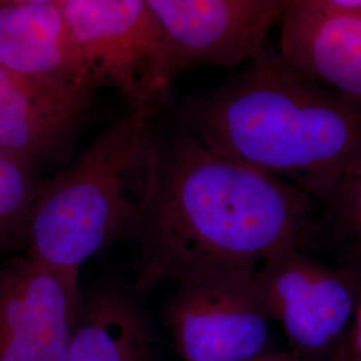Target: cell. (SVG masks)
Returning <instances> with one entry per match:
<instances>
[{
  "label": "cell",
  "instance_id": "6da1fadb",
  "mask_svg": "<svg viewBox=\"0 0 361 361\" xmlns=\"http://www.w3.org/2000/svg\"><path fill=\"white\" fill-rule=\"evenodd\" d=\"M314 228L313 198L297 185L210 150L188 130L162 145L161 173L135 240V292L210 273L257 271Z\"/></svg>",
  "mask_w": 361,
  "mask_h": 361
},
{
  "label": "cell",
  "instance_id": "7a4b0ae2",
  "mask_svg": "<svg viewBox=\"0 0 361 361\" xmlns=\"http://www.w3.org/2000/svg\"><path fill=\"white\" fill-rule=\"evenodd\" d=\"M245 70L186 98L180 121L210 150L289 180L313 198L361 159V107L264 47Z\"/></svg>",
  "mask_w": 361,
  "mask_h": 361
},
{
  "label": "cell",
  "instance_id": "3957f363",
  "mask_svg": "<svg viewBox=\"0 0 361 361\" xmlns=\"http://www.w3.org/2000/svg\"><path fill=\"white\" fill-rule=\"evenodd\" d=\"M155 111L129 107L73 164L43 182L27 229L28 257L79 274L104 249L138 238L161 173Z\"/></svg>",
  "mask_w": 361,
  "mask_h": 361
},
{
  "label": "cell",
  "instance_id": "277c9868",
  "mask_svg": "<svg viewBox=\"0 0 361 361\" xmlns=\"http://www.w3.org/2000/svg\"><path fill=\"white\" fill-rule=\"evenodd\" d=\"M67 34L98 86L158 109L176 79L146 0H59Z\"/></svg>",
  "mask_w": 361,
  "mask_h": 361
},
{
  "label": "cell",
  "instance_id": "5b68a950",
  "mask_svg": "<svg viewBox=\"0 0 361 361\" xmlns=\"http://www.w3.org/2000/svg\"><path fill=\"white\" fill-rule=\"evenodd\" d=\"M255 279L264 308L283 325L297 359L331 356L352 323L361 271L325 265L302 246H289L267 258Z\"/></svg>",
  "mask_w": 361,
  "mask_h": 361
},
{
  "label": "cell",
  "instance_id": "8992f818",
  "mask_svg": "<svg viewBox=\"0 0 361 361\" xmlns=\"http://www.w3.org/2000/svg\"><path fill=\"white\" fill-rule=\"evenodd\" d=\"M255 274L217 271L177 284L165 323L183 361H249L267 350L271 317Z\"/></svg>",
  "mask_w": 361,
  "mask_h": 361
},
{
  "label": "cell",
  "instance_id": "52a82bcc",
  "mask_svg": "<svg viewBox=\"0 0 361 361\" xmlns=\"http://www.w3.org/2000/svg\"><path fill=\"white\" fill-rule=\"evenodd\" d=\"M174 78L198 66L234 67L265 47L288 0H146Z\"/></svg>",
  "mask_w": 361,
  "mask_h": 361
},
{
  "label": "cell",
  "instance_id": "ba28073f",
  "mask_svg": "<svg viewBox=\"0 0 361 361\" xmlns=\"http://www.w3.org/2000/svg\"><path fill=\"white\" fill-rule=\"evenodd\" d=\"M80 276L27 255L0 265V361H63L82 304Z\"/></svg>",
  "mask_w": 361,
  "mask_h": 361
},
{
  "label": "cell",
  "instance_id": "9c48e42d",
  "mask_svg": "<svg viewBox=\"0 0 361 361\" xmlns=\"http://www.w3.org/2000/svg\"><path fill=\"white\" fill-rule=\"evenodd\" d=\"M95 87H55L0 66V147L37 165L66 154Z\"/></svg>",
  "mask_w": 361,
  "mask_h": 361
},
{
  "label": "cell",
  "instance_id": "30bf717a",
  "mask_svg": "<svg viewBox=\"0 0 361 361\" xmlns=\"http://www.w3.org/2000/svg\"><path fill=\"white\" fill-rule=\"evenodd\" d=\"M279 52L301 75L361 107V13L293 1L280 22Z\"/></svg>",
  "mask_w": 361,
  "mask_h": 361
},
{
  "label": "cell",
  "instance_id": "8fae6325",
  "mask_svg": "<svg viewBox=\"0 0 361 361\" xmlns=\"http://www.w3.org/2000/svg\"><path fill=\"white\" fill-rule=\"evenodd\" d=\"M0 66L55 87H98L67 34L58 4L0 3Z\"/></svg>",
  "mask_w": 361,
  "mask_h": 361
},
{
  "label": "cell",
  "instance_id": "7c38bea8",
  "mask_svg": "<svg viewBox=\"0 0 361 361\" xmlns=\"http://www.w3.org/2000/svg\"><path fill=\"white\" fill-rule=\"evenodd\" d=\"M63 361H154L140 301L113 288L83 295Z\"/></svg>",
  "mask_w": 361,
  "mask_h": 361
},
{
  "label": "cell",
  "instance_id": "4fadbf2b",
  "mask_svg": "<svg viewBox=\"0 0 361 361\" xmlns=\"http://www.w3.org/2000/svg\"><path fill=\"white\" fill-rule=\"evenodd\" d=\"M43 182L35 162L0 147V255L26 244L31 213Z\"/></svg>",
  "mask_w": 361,
  "mask_h": 361
},
{
  "label": "cell",
  "instance_id": "5bb4252c",
  "mask_svg": "<svg viewBox=\"0 0 361 361\" xmlns=\"http://www.w3.org/2000/svg\"><path fill=\"white\" fill-rule=\"evenodd\" d=\"M326 205L337 241L361 262V159L349 165L314 194Z\"/></svg>",
  "mask_w": 361,
  "mask_h": 361
},
{
  "label": "cell",
  "instance_id": "9a60e30c",
  "mask_svg": "<svg viewBox=\"0 0 361 361\" xmlns=\"http://www.w3.org/2000/svg\"><path fill=\"white\" fill-rule=\"evenodd\" d=\"M345 341L353 359L361 361V288L356 301L353 319L349 325V332L345 335Z\"/></svg>",
  "mask_w": 361,
  "mask_h": 361
},
{
  "label": "cell",
  "instance_id": "2e32d148",
  "mask_svg": "<svg viewBox=\"0 0 361 361\" xmlns=\"http://www.w3.org/2000/svg\"><path fill=\"white\" fill-rule=\"evenodd\" d=\"M293 1L308 4L312 7L323 8L328 11L361 13V0H292L290 3H293Z\"/></svg>",
  "mask_w": 361,
  "mask_h": 361
},
{
  "label": "cell",
  "instance_id": "e0dca14e",
  "mask_svg": "<svg viewBox=\"0 0 361 361\" xmlns=\"http://www.w3.org/2000/svg\"><path fill=\"white\" fill-rule=\"evenodd\" d=\"M331 361H356L349 352L348 345H347V341H345V336L341 338V341L337 344L335 350L332 352Z\"/></svg>",
  "mask_w": 361,
  "mask_h": 361
},
{
  "label": "cell",
  "instance_id": "ac0fdd59",
  "mask_svg": "<svg viewBox=\"0 0 361 361\" xmlns=\"http://www.w3.org/2000/svg\"><path fill=\"white\" fill-rule=\"evenodd\" d=\"M249 361H301L297 359L295 355H288V353H276V352H268L265 350L264 353L258 355L257 357Z\"/></svg>",
  "mask_w": 361,
  "mask_h": 361
},
{
  "label": "cell",
  "instance_id": "d6986e66",
  "mask_svg": "<svg viewBox=\"0 0 361 361\" xmlns=\"http://www.w3.org/2000/svg\"><path fill=\"white\" fill-rule=\"evenodd\" d=\"M0 3H30V4H58L59 0H0Z\"/></svg>",
  "mask_w": 361,
  "mask_h": 361
},
{
  "label": "cell",
  "instance_id": "ffe728a7",
  "mask_svg": "<svg viewBox=\"0 0 361 361\" xmlns=\"http://www.w3.org/2000/svg\"><path fill=\"white\" fill-rule=\"evenodd\" d=\"M288 1H289V3H290V1H292V0H288Z\"/></svg>",
  "mask_w": 361,
  "mask_h": 361
}]
</instances>
